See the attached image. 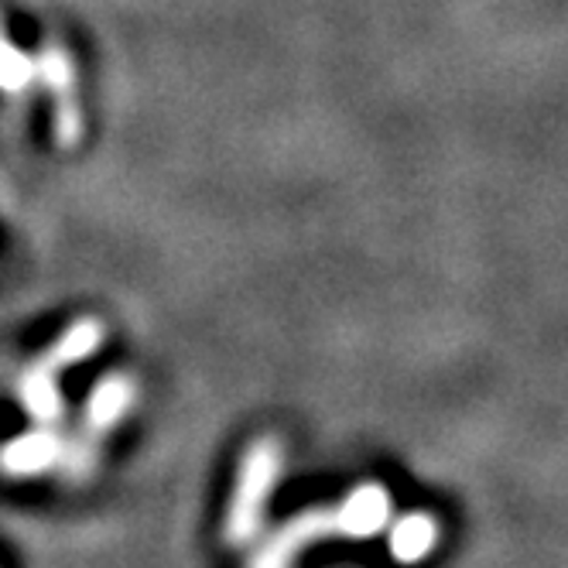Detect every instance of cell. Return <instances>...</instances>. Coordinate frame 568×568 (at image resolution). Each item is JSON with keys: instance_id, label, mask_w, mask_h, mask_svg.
<instances>
[{"instance_id": "6da1fadb", "label": "cell", "mask_w": 568, "mask_h": 568, "mask_svg": "<svg viewBox=\"0 0 568 568\" xmlns=\"http://www.w3.org/2000/svg\"><path fill=\"white\" fill-rule=\"evenodd\" d=\"M394 520V500L381 483H359L333 507H308L284 520L277 531L251 551V565L257 568H284L292 565L308 545L326 538H374Z\"/></svg>"}, {"instance_id": "7a4b0ae2", "label": "cell", "mask_w": 568, "mask_h": 568, "mask_svg": "<svg viewBox=\"0 0 568 568\" xmlns=\"http://www.w3.org/2000/svg\"><path fill=\"white\" fill-rule=\"evenodd\" d=\"M134 400H138V381L124 371H110L93 384V390L87 394V404H83V415L75 422V432L62 445L59 469H62L65 483L79 486V483L93 479L106 435L131 415Z\"/></svg>"}, {"instance_id": "3957f363", "label": "cell", "mask_w": 568, "mask_h": 568, "mask_svg": "<svg viewBox=\"0 0 568 568\" xmlns=\"http://www.w3.org/2000/svg\"><path fill=\"white\" fill-rule=\"evenodd\" d=\"M281 469H284V449L277 438L261 435L243 449L236 483H233V497H230L226 520H223L226 545L243 548V545L257 541L261 527H264V514H267V500L281 479Z\"/></svg>"}, {"instance_id": "277c9868", "label": "cell", "mask_w": 568, "mask_h": 568, "mask_svg": "<svg viewBox=\"0 0 568 568\" xmlns=\"http://www.w3.org/2000/svg\"><path fill=\"white\" fill-rule=\"evenodd\" d=\"M34 79L52 100V134L62 151H72L83 141V110H79V87H75V62L59 38H45V45L34 55Z\"/></svg>"}, {"instance_id": "5b68a950", "label": "cell", "mask_w": 568, "mask_h": 568, "mask_svg": "<svg viewBox=\"0 0 568 568\" xmlns=\"http://www.w3.org/2000/svg\"><path fill=\"white\" fill-rule=\"evenodd\" d=\"M62 445H65V438L59 435L55 425H38L34 422L31 432L0 445V473L14 476V479L42 476V473L59 466Z\"/></svg>"}, {"instance_id": "8992f818", "label": "cell", "mask_w": 568, "mask_h": 568, "mask_svg": "<svg viewBox=\"0 0 568 568\" xmlns=\"http://www.w3.org/2000/svg\"><path fill=\"white\" fill-rule=\"evenodd\" d=\"M100 346H103V322L93 318V315H83V318H75L72 326L34 363H38V367L52 371V374H62V371L75 367V363L90 359Z\"/></svg>"}, {"instance_id": "52a82bcc", "label": "cell", "mask_w": 568, "mask_h": 568, "mask_svg": "<svg viewBox=\"0 0 568 568\" xmlns=\"http://www.w3.org/2000/svg\"><path fill=\"white\" fill-rule=\"evenodd\" d=\"M18 397H21V408L38 425H59V418L65 415V397L59 390V374L38 367L34 359L18 377Z\"/></svg>"}, {"instance_id": "ba28073f", "label": "cell", "mask_w": 568, "mask_h": 568, "mask_svg": "<svg viewBox=\"0 0 568 568\" xmlns=\"http://www.w3.org/2000/svg\"><path fill=\"white\" fill-rule=\"evenodd\" d=\"M438 541V520L425 510H412L390 524V555L397 561H422L425 555H432Z\"/></svg>"}, {"instance_id": "9c48e42d", "label": "cell", "mask_w": 568, "mask_h": 568, "mask_svg": "<svg viewBox=\"0 0 568 568\" xmlns=\"http://www.w3.org/2000/svg\"><path fill=\"white\" fill-rule=\"evenodd\" d=\"M34 83V59L14 42L0 18V93L21 97Z\"/></svg>"}]
</instances>
